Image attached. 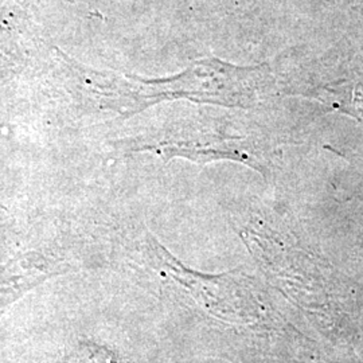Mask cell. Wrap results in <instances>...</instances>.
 I'll use <instances>...</instances> for the list:
<instances>
[{
    "label": "cell",
    "mask_w": 363,
    "mask_h": 363,
    "mask_svg": "<svg viewBox=\"0 0 363 363\" xmlns=\"http://www.w3.org/2000/svg\"><path fill=\"white\" fill-rule=\"evenodd\" d=\"M74 361L77 363H113L112 355L99 347H85L84 351L78 352Z\"/></svg>",
    "instance_id": "obj_2"
},
{
    "label": "cell",
    "mask_w": 363,
    "mask_h": 363,
    "mask_svg": "<svg viewBox=\"0 0 363 363\" xmlns=\"http://www.w3.org/2000/svg\"><path fill=\"white\" fill-rule=\"evenodd\" d=\"M264 72L237 67L220 60L198 61L181 76L162 82H135L105 76L103 93L118 111L138 112L166 99H190L201 103L249 106L256 97Z\"/></svg>",
    "instance_id": "obj_1"
}]
</instances>
